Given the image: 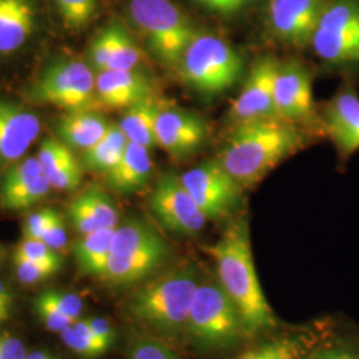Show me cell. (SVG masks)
<instances>
[{
    "mask_svg": "<svg viewBox=\"0 0 359 359\" xmlns=\"http://www.w3.org/2000/svg\"><path fill=\"white\" fill-rule=\"evenodd\" d=\"M68 216L71 218L72 224L75 225L77 231L81 234H88L92 231L103 229L96 221L83 194H80L68 205Z\"/></svg>",
    "mask_w": 359,
    "mask_h": 359,
    "instance_id": "obj_35",
    "label": "cell"
},
{
    "mask_svg": "<svg viewBox=\"0 0 359 359\" xmlns=\"http://www.w3.org/2000/svg\"><path fill=\"white\" fill-rule=\"evenodd\" d=\"M200 283L196 270L180 268L137 290L130 299L132 316L163 333L187 329L194 293Z\"/></svg>",
    "mask_w": 359,
    "mask_h": 359,
    "instance_id": "obj_3",
    "label": "cell"
},
{
    "mask_svg": "<svg viewBox=\"0 0 359 359\" xmlns=\"http://www.w3.org/2000/svg\"><path fill=\"white\" fill-rule=\"evenodd\" d=\"M151 209L168 231L193 236L205 228L209 221L184 187L181 177L173 172L164 173L151 194Z\"/></svg>",
    "mask_w": 359,
    "mask_h": 359,
    "instance_id": "obj_11",
    "label": "cell"
},
{
    "mask_svg": "<svg viewBox=\"0 0 359 359\" xmlns=\"http://www.w3.org/2000/svg\"><path fill=\"white\" fill-rule=\"evenodd\" d=\"M13 299V294H11L10 289L4 285V283L0 281V305L11 309Z\"/></svg>",
    "mask_w": 359,
    "mask_h": 359,
    "instance_id": "obj_46",
    "label": "cell"
},
{
    "mask_svg": "<svg viewBox=\"0 0 359 359\" xmlns=\"http://www.w3.org/2000/svg\"><path fill=\"white\" fill-rule=\"evenodd\" d=\"M142 62V51L130 36L128 29L120 22H114V46L107 71L136 69Z\"/></svg>",
    "mask_w": 359,
    "mask_h": 359,
    "instance_id": "obj_26",
    "label": "cell"
},
{
    "mask_svg": "<svg viewBox=\"0 0 359 359\" xmlns=\"http://www.w3.org/2000/svg\"><path fill=\"white\" fill-rule=\"evenodd\" d=\"M35 27L31 0H0V53L18 51Z\"/></svg>",
    "mask_w": 359,
    "mask_h": 359,
    "instance_id": "obj_20",
    "label": "cell"
},
{
    "mask_svg": "<svg viewBox=\"0 0 359 359\" xmlns=\"http://www.w3.org/2000/svg\"><path fill=\"white\" fill-rule=\"evenodd\" d=\"M81 176H83V169L81 165L68 168L65 170H62L60 173L55 175L51 179H48L53 189L57 191H74L81 182Z\"/></svg>",
    "mask_w": 359,
    "mask_h": 359,
    "instance_id": "obj_43",
    "label": "cell"
},
{
    "mask_svg": "<svg viewBox=\"0 0 359 359\" xmlns=\"http://www.w3.org/2000/svg\"><path fill=\"white\" fill-rule=\"evenodd\" d=\"M13 258L31 261H62L56 250L36 238H26L16 246Z\"/></svg>",
    "mask_w": 359,
    "mask_h": 359,
    "instance_id": "obj_36",
    "label": "cell"
},
{
    "mask_svg": "<svg viewBox=\"0 0 359 359\" xmlns=\"http://www.w3.org/2000/svg\"><path fill=\"white\" fill-rule=\"evenodd\" d=\"M40 128V118L26 105L0 97V170L20 161Z\"/></svg>",
    "mask_w": 359,
    "mask_h": 359,
    "instance_id": "obj_15",
    "label": "cell"
},
{
    "mask_svg": "<svg viewBox=\"0 0 359 359\" xmlns=\"http://www.w3.org/2000/svg\"><path fill=\"white\" fill-rule=\"evenodd\" d=\"M323 121L339 154L359 151V97L354 90H341L327 105Z\"/></svg>",
    "mask_w": 359,
    "mask_h": 359,
    "instance_id": "obj_19",
    "label": "cell"
},
{
    "mask_svg": "<svg viewBox=\"0 0 359 359\" xmlns=\"http://www.w3.org/2000/svg\"><path fill=\"white\" fill-rule=\"evenodd\" d=\"M40 240L56 252L65 248L68 241V237H67V231H65V221L60 216V213H57L55 216V218L50 222V225L41 233Z\"/></svg>",
    "mask_w": 359,
    "mask_h": 359,
    "instance_id": "obj_40",
    "label": "cell"
},
{
    "mask_svg": "<svg viewBox=\"0 0 359 359\" xmlns=\"http://www.w3.org/2000/svg\"><path fill=\"white\" fill-rule=\"evenodd\" d=\"M128 142L118 124H111L99 142L83 151V165L107 175L120 161Z\"/></svg>",
    "mask_w": 359,
    "mask_h": 359,
    "instance_id": "obj_24",
    "label": "cell"
},
{
    "mask_svg": "<svg viewBox=\"0 0 359 359\" xmlns=\"http://www.w3.org/2000/svg\"><path fill=\"white\" fill-rule=\"evenodd\" d=\"M112 46H114V22L103 28L90 44V68L95 69L96 74H100L108 69L111 53H112Z\"/></svg>",
    "mask_w": 359,
    "mask_h": 359,
    "instance_id": "obj_34",
    "label": "cell"
},
{
    "mask_svg": "<svg viewBox=\"0 0 359 359\" xmlns=\"http://www.w3.org/2000/svg\"><path fill=\"white\" fill-rule=\"evenodd\" d=\"M208 133L205 120L191 111L161 108L156 120L157 145L177 158L191 156L200 149Z\"/></svg>",
    "mask_w": 359,
    "mask_h": 359,
    "instance_id": "obj_16",
    "label": "cell"
},
{
    "mask_svg": "<svg viewBox=\"0 0 359 359\" xmlns=\"http://www.w3.org/2000/svg\"><path fill=\"white\" fill-rule=\"evenodd\" d=\"M311 46L329 65H359V0L327 1Z\"/></svg>",
    "mask_w": 359,
    "mask_h": 359,
    "instance_id": "obj_9",
    "label": "cell"
},
{
    "mask_svg": "<svg viewBox=\"0 0 359 359\" xmlns=\"http://www.w3.org/2000/svg\"><path fill=\"white\" fill-rule=\"evenodd\" d=\"M167 255V244L157 231L142 221H128L116 226L102 278L112 283L140 281L157 269Z\"/></svg>",
    "mask_w": 359,
    "mask_h": 359,
    "instance_id": "obj_6",
    "label": "cell"
},
{
    "mask_svg": "<svg viewBox=\"0 0 359 359\" xmlns=\"http://www.w3.org/2000/svg\"><path fill=\"white\" fill-rule=\"evenodd\" d=\"M129 15L154 59L177 69L198 29L172 0H129Z\"/></svg>",
    "mask_w": 359,
    "mask_h": 359,
    "instance_id": "obj_4",
    "label": "cell"
},
{
    "mask_svg": "<svg viewBox=\"0 0 359 359\" xmlns=\"http://www.w3.org/2000/svg\"><path fill=\"white\" fill-rule=\"evenodd\" d=\"M210 13H219L224 16L236 15L244 11L255 0H193Z\"/></svg>",
    "mask_w": 359,
    "mask_h": 359,
    "instance_id": "obj_41",
    "label": "cell"
},
{
    "mask_svg": "<svg viewBox=\"0 0 359 359\" xmlns=\"http://www.w3.org/2000/svg\"><path fill=\"white\" fill-rule=\"evenodd\" d=\"M55 304L65 313L68 318L72 321H77L83 313V301L79 295L60 290H47Z\"/></svg>",
    "mask_w": 359,
    "mask_h": 359,
    "instance_id": "obj_38",
    "label": "cell"
},
{
    "mask_svg": "<svg viewBox=\"0 0 359 359\" xmlns=\"http://www.w3.org/2000/svg\"><path fill=\"white\" fill-rule=\"evenodd\" d=\"M34 308L40 321L43 322L44 326L51 332L62 333L71 323L75 322L68 318L59 309L47 290L36 297V299L34 301Z\"/></svg>",
    "mask_w": 359,
    "mask_h": 359,
    "instance_id": "obj_33",
    "label": "cell"
},
{
    "mask_svg": "<svg viewBox=\"0 0 359 359\" xmlns=\"http://www.w3.org/2000/svg\"><path fill=\"white\" fill-rule=\"evenodd\" d=\"M187 330L200 346L217 348L234 344L244 330V325L234 304L219 283L200 281L193 298Z\"/></svg>",
    "mask_w": 359,
    "mask_h": 359,
    "instance_id": "obj_8",
    "label": "cell"
},
{
    "mask_svg": "<svg viewBox=\"0 0 359 359\" xmlns=\"http://www.w3.org/2000/svg\"><path fill=\"white\" fill-rule=\"evenodd\" d=\"M10 318V308H0V323Z\"/></svg>",
    "mask_w": 359,
    "mask_h": 359,
    "instance_id": "obj_47",
    "label": "cell"
},
{
    "mask_svg": "<svg viewBox=\"0 0 359 359\" xmlns=\"http://www.w3.org/2000/svg\"><path fill=\"white\" fill-rule=\"evenodd\" d=\"M0 262H1V252H0Z\"/></svg>",
    "mask_w": 359,
    "mask_h": 359,
    "instance_id": "obj_48",
    "label": "cell"
},
{
    "mask_svg": "<svg viewBox=\"0 0 359 359\" xmlns=\"http://www.w3.org/2000/svg\"><path fill=\"white\" fill-rule=\"evenodd\" d=\"M152 168L154 163L149 149L128 142L120 161L107 173V181L116 192H136L148 182Z\"/></svg>",
    "mask_w": 359,
    "mask_h": 359,
    "instance_id": "obj_21",
    "label": "cell"
},
{
    "mask_svg": "<svg viewBox=\"0 0 359 359\" xmlns=\"http://www.w3.org/2000/svg\"><path fill=\"white\" fill-rule=\"evenodd\" d=\"M327 0H270L268 22L273 35L287 46L311 43Z\"/></svg>",
    "mask_w": 359,
    "mask_h": 359,
    "instance_id": "obj_13",
    "label": "cell"
},
{
    "mask_svg": "<svg viewBox=\"0 0 359 359\" xmlns=\"http://www.w3.org/2000/svg\"><path fill=\"white\" fill-rule=\"evenodd\" d=\"M38 157H28L4 170L0 180V209L26 210L39 204L51 189Z\"/></svg>",
    "mask_w": 359,
    "mask_h": 359,
    "instance_id": "obj_17",
    "label": "cell"
},
{
    "mask_svg": "<svg viewBox=\"0 0 359 359\" xmlns=\"http://www.w3.org/2000/svg\"><path fill=\"white\" fill-rule=\"evenodd\" d=\"M306 359H359V351L351 347L332 345L316 350Z\"/></svg>",
    "mask_w": 359,
    "mask_h": 359,
    "instance_id": "obj_45",
    "label": "cell"
},
{
    "mask_svg": "<svg viewBox=\"0 0 359 359\" xmlns=\"http://www.w3.org/2000/svg\"><path fill=\"white\" fill-rule=\"evenodd\" d=\"M209 252L217 265L218 283L237 309L245 332L271 329L276 318L257 277L248 221L231 222Z\"/></svg>",
    "mask_w": 359,
    "mask_h": 359,
    "instance_id": "obj_1",
    "label": "cell"
},
{
    "mask_svg": "<svg viewBox=\"0 0 359 359\" xmlns=\"http://www.w3.org/2000/svg\"><path fill=\"white\" fill-rule=\"evenodd\" d=\"M111 124L93 109L67 112L57 121V133L69 148L86 151L104 136Z\"/></svg>",
    "mask_w": 359,
    "mask_h": 359,
    "instance_id": "obj_22",
    "label": "cell"
},
{
    "mask_svg": "<svg viewBox=\"0 0 359 359\" xmlns=\"http://www.w3.org/2000/svg\"><path fill=\"white\" fill-rule=\"evenodd\" d=\"M36 157L47 179H51L68 168L80 165L71 148L65 142L52 137L41 142Z\"/></svg>",
    "mask_w": 359,
    "mask_h": 359,
    "instance_id": "obj_27",
    "label": "cell"
},
{
    "mask_svg": "<svg viewBox=\"0 0 359 359\" xmlns=\"http://www.w3.org/2000/svg\"><path fill=\"white\" fill-rule=\"evenodd\" d=\"M181 181L208 219L234 212L243 198V187L217 160H208L185 172Z\"/></svg>",
    "mask_w": 359,
    "mask_h": 359,
    "instance_id": "obj_10",
    "label": "cell"
},
{
    "mask_svg": "<svg viewBox=\"0 0 359 359\" xmlns=\"http://www.w3.org/2000/svg\"><path fill=\"white\" fill-rule=\"evenodd\" d=\"M274 104L277 115L286 123L313 124L316 121L311 77L305 67L298 63L280 65L274 86Z\"/></svg>",
    "mask_w": 359,
    "mask_h": 359,
    "instance_id": "obj_14",
    "label": "cell"
},
{
    "mask_svg": "<svg viewBox=\"0 0 359 359\" xmlns=\"http://www.w3.org/2000/svg\"><path fill=\"white\" fill-rule=\"evenodd\" d=\"M60 335L65 346L69 347L81 358H97L107 351L95 338L86 320L84 321L77 320L74 323H71L60 333Z\"/></svg>",
    "mask_w": 359,
    "mask_h": 359,
    "instance_id": "obj_28",
    "label": "cell"
},
{
    "mask_svg": "<svg viewBox=\"0 0 359 359\" xmlns=\"http://www.w3.org/2000/svg\"><path fill=\"white\" fill-rule=\"evenodd\" d=\"M299 144L294 124L280 118L248 121L236 126L218 161L241 187H249L295 152Z\"/></svg>",
    "mask_w": 359,
    "mask_h": 359,
    "instance_id": "obj_2",
    "label": "cell"
},
{
    "mask_svg": "<svg viewBox=\"0 0 359 359\" xmlns=\"http://www.w3.org/2000/svg\"><path fill=\"white\" fill-rule=\"evenodd\" d=\"M97 102L107 108L123 109L151 99V80L136 69L104 71L96 75Z\"/></svg>",
    "mask_w": 359,
    "mask_h": 359,
    "instance_id": "obj_18",
    "label": "cell"
},
{
    "mask_svg": "<svg viewBox=\"0 0 359 359\" xmlns=\"http://www.w3.org/2000/svg\"><path fill=\"white\" fill-rule=\"evenodd\" d=\"M27 353L23 341L13 335H0V359H25Z\"/></svg>",
    "mask_w": 359,
    "mask_h": 359,
    "instance_id": "obj_44",
    "label": "cell"
},
{
    "mask_svg": "<svg viewBox=\"0 0 359 359\" xmlns=\"http://www.w3.org/2000/svg\"><path fill=\"white\" fill-rule=\"evenodd\" d=\"M34 103L53 105L67 112L93 109L97 102L96 76L90 65L65 57L48 65L28 90Z\"/></svg>",
    "mask_w": 359,
    "mask_h": 359,
    "instance_id": "obj_7",
    "label": "cell"
},
{
    "mask_svg": "<svg viewBox=\"0 0 359 359\" xmlns=\"http://www.w3.org/2000/svg\"><path fill=\"white\" fill-rule=\"evenodd\" d=\"M65 27L81 29L90 25L97 13V0H53Z\"/></svg>",
    "mask_w": 359,
    "mask_h": 359,
    "instance_id": "obj_30",
    "label": "cell"
},
{
    "mask_svg": "<svg viewBox=\"0 0 359 359\" xmlns=\"http://www.w3.org/2000/svg\"><path fill=\"white\" fill-rule=\"evenodd\" d=\"M115 229H99L83 234L75 248V255L80 270L84 274L102 278L111 253L112 236Z\"/></svg>",
    "mask_w": 359,
    "mask_h": 359,
    "instance_id": "obj_25",
    "label": "cell"
},
{
    "mask_svg": "<svg viewBox=\"0 0 359 359\" xmlns=\"http://www.w3.org/2000/svg\"><path fill=\"white\" fill-rule=\"evenodd\" d=\"M90 326V332L95 335V338L99 341V344L108 350L115 341V332L111 325V322L103 317L93 316L88 320H86Z\"/></svg>",
    "mask_w": 359,
    "mask_h": 359,
    "instance_id": "obj_42",
    "label": "cell"
},
{
    "mask_svg": "<svg viewBox=\"0 0 359 359\" xmlns=\"http://www.w3.org/2000/svg\"><path fill=\"white\" fill-rule=\"evenodd\" d=\"M177 71L192 90L215 96L240 80L244 63L238 52L224 39L197 31L181 57Z\"/></svg>",
    "mask_w": 359,
    "mask_h": 359,
    "instance_id": "obj_5",
    "label": "cell"
},
{
    "mask_svg": "<svg viewBox=\"0 0 359 359\" xmlns=\"http://www.w3.org/2000/svg\"><path fill=\"white\" fill-rule=\"evenodd\" d=\"M90 208L93 216L103 229H115L118 215L114 203L100 188H90L81 193Z\"/></svg>",
    "mask_w": 359,
    "mask_h": 359,
    "instance_id": "obj_32",
    "label": "cell"
},
{
    "mask_svg": "<svg viewBox=\"0 0 359 359\" xmlns=\"http://www.w3.org/2000/svg\"><path fill=\"white\" fill-rule=\"evenodd\" d=\"M306 345L302 338H283L256 347L236 359H304Z\"/></svg>",
    "mask_w": 359,
    "mask_h": 359,
    "instance_id": "obj_29",
    "label": "cell"
},
{
    "mask_svg": "<svg viewBox=\"0 0 359 359\" xmlns=\"http://www.w3.org/2000/svg\"><path fill=\"white\" fill-rule=\"evenodd\" d=\"M129 359H180L169 347L154 339L137 341L130 350Z\"/></svg>",
    "mask_w": 359,
    "mask_h": 359,
    "instance_id": "obj_37",
    "label": "cell"
},
{
    "mask_svg": "<svg viewBox=\"0 0 359 359\" xmlns=\"http://www.w3.org/2000/svg\"><path fill=\"white\" fill-rule=\"evenodd\" d=\"M160 107L154 97L135 104L127 108L126 114L118 121V127L124 132L129 142L145 147L148 149L157 145L156 140V120Z\"/></svg>",
    "mask_w": 359,
    "mask_h": 359,
    "instance_id": "obj_23",
    "label": "cell"
},
{
    "mask_svg": "<svg viewBox=\"0 0 359 359\" xmlns=\"http://www.w3.org/2000/svg\"><path fill=\"white\" fill-rule=\"evenodd\" d=\"M0 308H6V306H1V305H0Z\"/></svg>",
    "mask_w": 359,
    "mask_h": 359,
    "instance_id": "obj_49",
    "label": "cell"
},
{
    "mask_svg": "<svg viewBox=\"0 0 359 359\" xmlns=\"http://www.w3.org/2000/svg\"><path fill=\"white\" fill-rule=\"evenodd\" d=\"M13 264L18 280L25 285L46 281L55 276L62 266V261H31L20 258H13Z\"/></svg>",
    "mask_w": 359,
    "mask_h": 359,
    "instance_id": "obj_31",
    "label": "cell"
},
{
    "mask_svg": "<svg viewBox=\"0 0 359 359\" xmlns=\"http://www.w3.org/2000/svg\"><path fill=\"white\" fill-rule=\"evenodd\" d=\"M280 65L274 56L266 55L252 65L243 90L231 105L229 116L236 126L255 120L280 118L274 104V86Z\"/></svg>",
    "mask_w": 359,
    "mask_h": 359,
    "instance_id": "obj_12",
    "label": "cell"
},
{
    "mask_svg": "<svg viewBox=\"0 0 359 359\" xmlns=\"http://www.w3.org/2000/svg\"><path fill=\"white\" fill-rule=\"evenodd\" d=\"M57 213L59 212L53 208H44V209H40L36 213H32L29 217L27 218L25 228H23L25 237L40 240L41 233L50 225V222Z\"/></svg>",
    "mask_w": 359,
    "mask_h": 359,
    "instance_id": "obj_39",
    "label": "cell"
}]
</instances>
